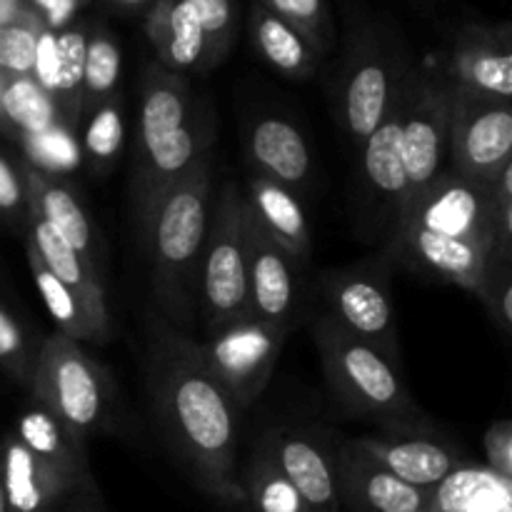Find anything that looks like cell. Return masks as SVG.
<instances>
[{
    "mask_svg": "<svg viewBox=\"0 0 512 512\" xmlns=\"http://www.w3.org/2000/svg\"><path fill=\"white\" fill-rule=\"evenodd\" d=\"M490 185L473 183L450 168L440 170L430 183L410 193L395 225H413L438 238L473 245L495 260V205Z\"/></svg>",
    "mask_w": 512,
    "mask_h": 512,
    "instance_id": "7",
    "label": "cell"
},
{
    "mask_svg": "<svg viewBox=\"0 0 512 512\" xmlns=\"http://www.w3.org/2000/svg\"><path fill=\"white\" fill-rule=\"evenodd\" d=\"M248 33L260 58L288 80H308L318 73L320 60L325 58L293 25L270 13L258 0L248 13Z\"/></svg>",
    "mask_w": 512,
    "mask_h": 512,
    "instance_id": "26",
    "label": "cell"
},
{
    "mask_svg": "<svg viewBox=\"0 0 512 512\" xmlns=\"http://www.w3.org/2000/svg\"><path fill=\"white\" fill-rule=\"evenodd\" d=\"M148 390L158 425L203 493L240 505V410L198 355V343L155 320L148 338Z\"/></svg>",
    "mask_w": 512,
    "mask_h": 512,
    "instance_id": "1",
    "label": "cell"
},
{
    "mask_svg": "<svg viewBox=\"0 0 512 512\" xmlns=\"http://www.w3.org/2000/svg\"><path fill=\"white\" fill-rule=\"evenodd\" d=\"M30 218H33V208H30L18 160H10L0 153V225L25 238Z\"/></svg>",
    "mask_w": 512,
    "mask_h": 512,
    "instance_id": "39",
    "label": "cell"
},
{
    "mask_svg": "<svg viewBox=\"0 0 512 512\" xmlns=\"http://www.w3.org/2000/svg\"><path fill=\"white\" fill-rule=\"evenodd\" d=\"M448 158L453 173L480 185L495 183L512 163L510 103L455 88Z\"/></svg>",
    "mask_w": 512,
    "mask_h": 512,
    "instance_id": "11",
    "label": "cell"
},
{
    "mask_svg": "<svg viewBox=\"0 0 512 512\" xmlns=\"http://www.w3.org/2000/svg\"><path fill=\"white\" fill-rule=\"evenodd\" d=\"M143 28L163 68L173 73H205V38L185 0H155L143 15Z\"/></svg>",
    "mask_w": 512,
    "mask_h": 512,
    "instance_id": "24",
    "label": "cell"
},
{
    "mask_svg": "<svg viewBox=\"0 0 512 512\" xmlns=\"http://www.w3.org/2000/svg\"><path fill=\"white\" fill-rule=\"evenodd\" d=\"M0 480L8 512H55L78 490L63 473L30 453L15 433L0 450Z\"/></svg>",
    "mask_w": 512,
    "mask_h": 512,
    "instance_id": "20",
    "label": "cell"
},
{
    "mask_svg": "<svg viewBox=\"0 0 512 512\" xmlns=\"http://www.w3.org/2000/svg\"><path fill=\"white\" fill-rule=\"evenodd\" d=\"M360 175H363L365 200L373 208L370 220H375V225H388L393 233L395 220L410 195L408 175H405L403 155H400L398 103L360 148Z\"/></svg>",
    "mask_w": 512,
    "mask_h": 512,
    "instance_id": "19",
    "label": "cell"
},
{
    "mask_svg": "<svg viewBox=\"0 0 512 512\" xmlns=\"http://www.w3.org/2000/svg\"><path fill=\"white\" fill-rule=\"evenodd\" d=\"M43 30V23L28 10H23L13 23L0 25V70L8 75H33L38 38Z\"/></svg>",
    "mask_w": 512,
    "mask_h": 512,
    "instance_id": "38",
    "label": "cell"
},
{
    "mask_svg": "<svg viewBox=\"0 0 512 512\" xmlns=\"http://www.w3.org/2000/svg\"><path fill=\"white\" fill-rule=\"evenodd\" d=\"M213 198V153L208 150L158 200L140 228L150 260L153 295L173 325H190L198 310V270Z\"/></svg>",
    "mask_w": 512,
    "mask_h": 512,
    "instance_id": "2",
    "label": "cell"
},
{
    "mask_svg": "<svg viewBox=\"0 0 512 512\" xmlns=\"http://www.w3.org/2000/svg\"><path fill=\"white\" fill-rule=\"evenodd\" d=\"M30 398L83 440L113 423L115 385L108 368L63 333L48 335L40 343Z\"/></svg>",
    "mask_w": 512,
    "mask_h": 512,
    "instance_id": "5",
    "label": "cell"
},
{
    "mask_svg": "<svg viewBox=\"0 0 512 512\" xmlns=\"http://www.w3.org/2000/svg\"><path fill=\"white\" fill-rule=\"evenodd\" d=\"M245 150L253 173L265 175L288 190L305 188L310 178V150L303 133L290 120L265 115L250 125Z\"/></svg>",
    "mask_w": 512,
    "mask_h": 512,
    "instance_id": "21",
    "label": "cell"
},
{
    "mask_svg": "<svg viewBox=\"0 0 512 512\" xmlns=\"http://www.w3.org/2000/svg\"><path fill=\"white\" fill-rule=\"evenodd\" d=\"M258 448L273 458L310 512H340L335 445L318 430L278 425L260 435Z\"/></svg>",
    "mask_w": 512,
    "mask_h": 512,
    "instance_id": "14",
    "label": "cell"
},
{
    "mask_svg": "<svg viewBox=\"0 0 512 512\" xmlns=\"http://www.w3.org/2000/svg\"><path fill=\"white\" fill-rule=\"evenodd\" d=\"M98 503H100L98 485H90V488H78L75 493L68 495L63 512H95Z\"/></svg>",
    "mask_w": 512,
    "mask_h": 512,
    "instance_id": "44",
    "label": "cell"
},
{
    "mask_svg": "<svg viewBox=\"0 0 512 512\" xmlns=\"http://www.w3.org/2000/svg\"><path fill=\"white\" fill-rule=\"evenodd\" d=\"M90 20L80 18L68 28L55 33V70H53V98L60 120L70 128L80 125V95H83V65L85 43H88Z\"/></svg>",
    "mask_w": 512,
    "mask_h": 512,
    "instance_id": "29",
    "label": "cell"
},
{
    "mask_svg": "<svg viewBox=\"0 0 512 512\" xmlns=\"http://www.w3.org/2000/svg\"><path fill=\"white\" fill-rule=\"evenodd\" d=\"M445 78L465 93L485 98H512V35L510 25H465L455 35Z\"/></svg>",
    "mask_w": 512,
    "mask_h": 512,
    "instance_id": "17",
    "label": "cell"
},
{
    "mask_svg": "<svg viewBox=\"0 0 512 512\" xmlns=\"http://www.w3.org/2000/svg\"><path fill=\"white\" fill-rule=\"evenodd\" d=\"M198 313L208 333L250 315L245 200L243 188L233 180H225L213 198L198 270Z\"/></svg>",
    "mask_w": 512,
    "mask_h": 512,
    "instance_id": "6",
    "label": "cell"
},
{
    "mask_svg": "<svg viewBox=\"0 0 512 512\" xmlns=\"http://www.w3.org/2000/svg\"><path fill=\"white\" fill-rule=\"evenodd\" d=\"M258 3L293 25L303 38H308L318 48L320 55L333 50L335 23L325 0H258Z\"/></svg>",
    "mask_w": 512,
    "mask_h": 512,
    "instance_id": "36",
    "label": "cell"
},
{
    "mask_svg": "<svg viewBox=\"0 0 512 512\" xmlns=\"http://www.w3.org/2000/svg\"><path fill=\"white\" fill-rule=\"evenodd\" d=\"M0 512H8V503H5V490H3V480H0Z\"/></svg>",
    "mask_w": 512,
    "mask_h": 512,
    "instance_id": "48",
    "label": "cell"
},
{
    "mask_svg": "<svg viewBox=\"0 0 512 512\" xmlns=\"http://www.w3.org/2000/svg\"><path fill=\"white\" fill-rule=\"evenodd\" d=\"M198 18L205 38V73L223 63L233 50L238 13L235 0H185Z\"/></svg>",
    "mask_w": 512,
    "mask_h": 512,
    "instance_id": "35",
    "label": "cell"
},
{
    "mask_svg": "<svg viewBox=\"0 0 512 512\" xmlns=\"http://www.w3.org/2000/svg\"><path fill=\"white\" fill-rule=\"evenodd\" d=\"M8 80H10V75L5 73V70H0V133L15 140V133H13V128H10L8 118H5V110H3V95H5V88H8Z\"/></svg>",
    "mask_w": 512,
    "mask_h": 512,
    "instance_id": "47",
    "label": "cell"
},
{
    "mask_svg": "<svg viewBox=\"0 0 512 512\" xmlns=\"http://www.w3.org/2000/svg\"><path fill=\"white\" fill-rule=\"evenodd\" d=\"M95 512H108V510H105V505H103V500H100V503H98V508H95Z\"/></svg>",
    "mask_w": 512,
    "mask_h": 512,
    "instance_id": "49",
    "label": "cell"
},
{
    "mask_svg": "<svg viewBox=\"0 0 512 512\" xmlns=\"http://www.w3.org/2000/svg\"><path fill=\"white\" fill-rule=\"evenodd\" d=\"M15 143L23 148V158L33 168L55 175V178H63L65 173H73L83 163L75 128L65 125L63 120L53 123L48 130H40V133L20 135Z\"/></svg>",
    "mask_w": 512,
    "mask_h": 512,
    "instance_id": "34",
    "label": "cell"
},
{
    "mask_svg": "<svg viewBox=\"0 0 512 512\" xmlns=\"http://www.w3.org/2000/svg\"><path fill=\"white\" fill-rule=\"evenodd\" d=\"M120 45L113 30L105 23L90 20L88 43H85L83 65V95H80V120L88 118L98 105L118 95L120 85Z\"/></svg>",
    "mask_w": 512,
    "mask_h": 512,
    "instance_id": "31",
    "label": "cell"
},
{
    "mask_svg": "<svg viewBox=\"0 0 512 512\" xmlns=\"http://www.w3.org/2000/svg\"><path fill=\"white\" fill-rule=\"evenodd\" d=\"M433 512H512V483L480 465H458L430 490Z\"/></svg>",
    "mask_w": 512,
    "mask_h": 512,
    "instance_id": "27",
    "label": "cell"
},
{
    "mask_svg": "<svg viewBox=\"0 0 512 512\" xmlns=\"http://www.w3.org/2000/svg\"><path fill=\"white\" fill-rule=\"evenodd\" d=\"M23 0H0V25L13 23L15 18L23 15Z\"/></svg>",
    "mask_w": 512,
    "mask_h": 512,
    "instance_id": "46",
    "label": "cell"
},
{
    "mask_svg": "<svg viewBox=\"0 0 512 512\" xmlns=\"http://www.w3.org/2000/svg\"><path fill=\"white\" fill-rule=\"evenodd\" d=\"M100 3H103L108 10H115V13L145 15L155 0H100Z\"/></svg>",
    "mask_w": 512,
    "mask_h": 512,
    "instance_id": "45",
    "label": "cell"
},
{
    "mask_svg": "<svg viewBox=\"0 0 512 512\" xmlns=\"http://www.w3.org/2000/svg\"><path fill=\"white\" fill-rule=\"evenodd\" d=\"M340 508L350 512H428L430 490L403 483L375 463L355 438L335 443Z\"/></svg>",
    "mask_w": 512,
    "mask_h": 512,
    "instance_id": "16",
    "label": "cell"
},
{
    "mask_svg": "<svg viewBox=\"0 0 512 512\" xmlns=\"http://www.w3.org/2000/svg\"><path fill=\"white\" fill-rule=\"evenodd\" d=\"M83 123V135L78 138L80 155L88 163L90 173L103 178L118 163L125 143V108L123 98L113 95L93 110Z\"/></svg>",
    "mask_w": 512,
    "mask_h": 512,
    "instance_id": "32",
    "label": "cell"
},
{
    "mask_svg": "<svg viewBox=\"0 0 512 512\" xmlns=\"http://www.w3.org/2000/svg\"><path fill=\"white\" fill-rule=\"evenodd\" d=\"M238 485L243 495L240 508L245 512H310L293 483L258 445L238 470Z\"/></svg>",
    "mask_w": 512,
    "mask_h": 512,
    "instance_id": "30",
    "label": "cell"
},
{
    "mask_svg": "<svg viewBox=\"0 0 512 512\" xmlns=\"http://www.w3.org/2000/svg\"><path fill=\"white\" fill-rule=\"evenodd\" d=\"M355 443L395 478L423 490H433L445 475L463 465L455 445L435 433L433 423L405 425L383 430L380 435H360Z\"/></svg>",
    "mask_w": 512,
    "mask_h": 512,
    "instance_id": "15",
    "label": "cell"
},
{
    "mask_svg": "<svg viewBox=\"0 0 512 512\" xmlns=\"http://www.w3.org/2000/svg\"><path fill=\"white\" fill-rule=\"evenodd\" d=\"M93 0H23V8L33 13L35 18L43 23L45 30H58L68 28L75 20H80L83 13Z\"/></svg>",
    "mask_w": 512,
    "mask_h": 512,
    "instance_id": "42",
    "label": "cell"
},
{
    "mask_svg": "<svg viewBox=\"0 0 512 512\" xmlns=\"http://www.w3.org/2000/svg\"><path fill=\"white\" fill-rule=\"evenodd\" d=\"M25 245L40 258V263L60 280L68 285L85 308L98 318L100 323L110 325L108 303H105V280L65 243L60 235H55L38 215L30 218L28 233H25Z\"/></svg>",
    "mask_w": 512,
    "mask_h": 512,
    "instance_id": "25",
    "label": "cell"
},
{
    "mask_svg": "<svg viewBox=\"0 0 512 512\" xmlns=\"http://www.w3.org/2000/svg\"><path fill=\"white\" fill-rule=\"evenodd\" d=\"M40 343L43 340L28 338L20 320L0 303V370L28 393L33 385Z\"/></svg>",
    "mask_w": 512,
    "mask_h": 512,
    "instance_id": "37",
    "label": "cell"
},
{
    "mask_svg": "<svg viewBox=\"0 0 512 512\" xmlns=\"http://www.w3.org/2000/svg\"><path fill=\"white\" fill-rule=\"evenodd\" d=\"M25 255H28V268L33 273L35 288H38L40 298H43L45 310L50 313L53 323L58 325V333L65 338L75 340V343H105L110 338V325L100 323L93 318L83 300L73 293L65 283H60L43 263L38 255L25 245Z\"/></svg>",
    "mask_w": 512,
    "mask_h": 512,
    "instance_id": "28",
    "label": "cell"
},
{
    "mask_svg": "<svg viewBox=\"0 0 512 512\" xmlns=\"http://www.w3.org/2000/svg\"><path fill=\"white\" fill-rule=\"evenodd\" d=\"M325 383L335 403L358 420H373L380 430L430 423L405 385L400 363L325 318L313 320Z\"/></svg>",
    "mask_w": 512,
    "mask_h": 512,
    "instance_id": "3",
    "label": "cell"
},
{
    "mask_svg": "<svg viewBox=\"0 0 512 512\" xmlns=\"http://www.w3.org/2000/svg\"><path fill=\"white\" fill-rule=\"evenodd\" d=\"M485 458H488V468L503 480L512 483V423L508 418L495 420L488 430H485Z\"/></svg>",
    "mask_w": 512,
    "mask_h": 512,
    "instance_id": "43",
    "label": "cell"
},
{
    "mask_svg": "<svg viewBox=\"0 0 512 512\" xmlns=\"http://www.w3.org/2000/svg\"><path fill=\"white\" fill-rule=\"evenodd\" d=\"M495 260H512V163L495 178Z\"/></svg>",
    "mask_w": 512,
    "mask_h": 512,
    "instance_id": "41",
    "label": "cell"
},
{
    "mask_svg": "<svg viewBox=\"0 0 512 512\" xmlns=\"http://www.w3.org/2000/svg\"><path fill=\"white\" fill-rule=\"evenodd\" d=\"M15 438L25 445L33 455L63 473L75 488H90L95 485L90 473L88 450L85 440L75 435L58 415L50 413L45 405L30 398L28 408L20 413Z\"/></svg>",
    "mask_w": 512,
    "mask_h": 512,
    "instance_id": "22",
    "label": "cell"
},
{
    "mask_svg": "<svg viewBox=\"0 0 512 512\" xmlns=\"http://www.w3.org/2000/svg\"><path fill=\"white\" fill-rule=\"evenodd\" d=\"M245 245H248L250 315L293 333L303 305V278H300L303 263L285 253L260 228L248 205H245Z\"/></svg>",
    "mask_w": 512,
    "mask_h": 512,
    "instance_id": "13",
    "label": "cell"
},
{
    "mask_svg": "<svg viewBox=\"0 0 512 512\" xmlns=\"http://www.w3.org/2000/svg\"><path fill=\"white\" fill-rule=\"evenodd\" d=\"M455 85L445 73L410 68L400 93V155L415 193L443 170L453 123ZM410 198V195H408Z\"/></svg>",
    "mask_w": 512,
    "mask_h": 512,
    "instance_id": "8",
    "label": "cell"
},
{
    "mask_svg": "<svg viewBox=\"0 0 512 512\" xmlns=\"http://www.w3.org/2000/svg\"><path fill=\"white\" fill-rule=\"evenodd\" d=\"M428 512H433V510H428Z\"/></svg>",
    "mask_w": 512,
    "mask_h": 512,
    "instance_id": "50",
    "label": "cell"
},
{
    "mask_svg": "<svg viewBox=\"0 0 512 512\" xmlns=\"http://www.w3.org/2000/svg\"><path fill=\"white\" fill-rule=\"evenodd\" d=\"M320 300L325 318L398 360V325L383 268L365 263L325 270L320 278Z\"/></svg>",
    "mask_w": 512,
    "mask_h": 512,
    "instance_id": "10",
    "label": "cell"
},
{
    "mask_svg": "<svg viewBox=\"0 0 512 512\" xmlns=\"http://www.w3.org/2000/svg\"><path fill=\"white\" fill-rule=\"evenodd\" d=\"M18 168L23 175L25 190H28L33 215H38L55 235H60L105 280L103 240H100L98 230H95L90 215L85 213L78 195L63 180L33 168L25 158H18Z\"/></svg>",
    "mask_w": 512,
    "mask_h": 512,
    "instance_id": "18",
    "label": "cell"
},
{
    "mask_svg": "<svg viewBox=\"0 0 512 512\" xmlns=\"http://www.w3.org/2000/svg\"><path fill=\"white\" fill-rule=\"evenodd\" d=\"M488 310L495 328L510 338L512 335V260H495L488 268L483 288L475 295Z\"/></svg>",
    "mask_w": 512,
    "mask_h": 512,
    "instance_id": "40",
    "label": "cell"
},
{
    "mask_svg": "<svg viewBox=\"0 0 512 512\" xmlns=\"http://www.w3.org/2000/svg\"><path fill=\"white\" fill-rule=\"evenodd\" d=\"M213 113L205 103L195 105L185 123L170 133L160 135L145 150L135 153L133 180H130V198L138 230L150 218L158 200L193 168L195 160L205 155L213 145Z\"/></svg>",
    "mask_w": 512,
    "mask_h": 512,
    "instance_id": "12",
    "label": "cell"
},
{
    "mask_svg": "<svg viewBox=\"0 0 512 512\" xmlns=\"http://www.w3.org/2000/svg\"><path fill=\"white\" fill-rule=\"evenodd\" d=\"M243 198L250 215L285 253L303 265L313 258V235L293 190L265 175L250 173L245 180Z\"/></svg>",
    "mask_w": 512,
    "mask_h": 512,
    "instance_id": "23",
    "label": "cell"
},
{
    "mask_svg": "<svg viewBox=\"0 0 512 512\" xmlns=\"http://www.w3.org/2000/svg\"><path fill=\"white\" fill-rule=\"evenodd\" d=\"M410 60L393 28L370 15L350 23L335 113L353 145L363 148L398 103Z\"/></svg>",
    "mask_w": 512,
    "mask_h": 512,
    "instance_id": "4",
    "label": "cell"
},
{
    "mask_svg": "<svg viewBox=\"0 0 512 512\" xmlns=\"http://www.w3.org/2000/svg\"><path fill=\"white\" fill-rule=\"evenodd\" d=\"M288 338L290 330L245 315L215 333H208V340L203 343H195L208 373L243 413L268 388Z\"/></svg>",
    "mask_w": 512,
    "mask_h": 512,
    "instance_id": "9",
    "label": "cell"
},
{
    "mask_svg": "<svg viewBox=\"0 0 512 512\" xmlns=\"http://www.w3.org/2000/svg\"><path fill=\"white\" fill-rule=\"evenodd\" d=\"M3 110L13 128L15 140L20 135H33L58 123L60 115L53 98L35 83L33 75H10L3 95Z\"/></svg>",
    "mask_w": 512,
    "mask_h": 512,
    "instance_id": "33",
    "label": "cell"
}]
</instances>
